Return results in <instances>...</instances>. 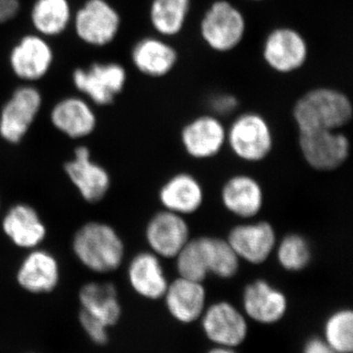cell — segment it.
Segmentation results:
<instances>
[{"mask_svg":"<svg viewBox=\"0 0 353 353\" xmlns=\"http://www.w3.org/2000/svg\"><path fill=\"white\" fill-rule=\"evenodd\" d=\"M79 323L83 333L94 345L103 347L110 341L108 327L85 311L80 310L79 312Z\"/></svg>","mask_w":353,"mask_h":353,"instance_id":"cell-32","label":"cell"},{"mask_svg":"<svg viewBox=\"0 0 353 353\" xmlns=\"http://www.w3.org/2000/svg\"><path fill=\"white\" fill-rule=\"evenodd\" d=\"M301 353H336L330 347L322 336L313 334L308 336L301 347Z\"/></svg>","mask_w":353,"mask_h":353,"instance_id":"cell-34","label":"cell"},{"mask_svg":"<svg viewBox=\"0 0 353 353\" xmlns=\"http://www.w3.org/2000/svg\"><path fill=\"white\" fill-rule=\"evenodd\" d=\"M239 101L236 97L230 94H220L215 95L210 101V108L212 109L213 115L217 117L230 115L238 108Z\"/></svg>","mask_w":353,"mask_h":353,"instance_id":"cell-33","label":"cell"},{"mask_svg":"<svg viewBox=\"0 0 353 353\" xmlns=\"http://www.w3.org/2000/svg\"><path fill=\"white\" fill-rule=\"evenodd\" d=\"M16 280L30 294H50L57 289L60 281V267L57 257L38 248L31 250L20 264Z\"/></svg>","mask_w":353,"mask_h":353,"instance_id":"cell-18","label":"cell"},{"mask_svg":"<svg viewBox=\"0 0 353 353\" xmlns=\"http://www.w3.org/2000/svg\"><path fill=\"white\" fill-rule=\"evenodd\" d=\"M299 145L306 163L317 171L336 170L350 157V139L339 131L299 132Z\"/></svg>","mask_w":353,"mask_h":353,"instance_id":"cell-6","label":"cell"},{"mask_svg":"<svg viewBox=\"0 0 353 353\" xmlns=\"http://www.w3.org/2000/svg\"><path fill=\"white\" fill-rule=\"evenodd\" d=\"M128 281L139 296L152 301L163 299L170 283L161 259L152 252H139L132 257L128 266Z\"/></svg>","mask_w":353,"mask_h":353,"instance_id":"cell-19","label":"cell"},{"mask_svg":"<svg viewBox=\"0 0 353 353\" xmlns=\"http://www.w3.org/2000/svg\"><path fill=\"white\" fill-rule=\"evenodd\" d=\"M41 102L36 88H17L0 113V137L12 145L19 143L36 120Z\"/></svg>","mask_w":353,"mask_h":353,"instance_id":"cell-10","label":"cell"},{"mask_svg":"<svg viewBox=\"0 0 353 353\" xmlns=\"http://www.w3.org/2000/svg\"><path fill=\"white\" fill-rule=\"evenodd\" d=\"M81 310L92 316L109 329L120 322L123 315L117 289L111 283L90 282L79 292Z\"/></svg>","mask_w":353,"mask_h":353,"instance_id":"cell-23","label":"cell"},{"mask_svg":"<svg viewBox=\"0 0 353 353\" xmlns=\"http://www.w3.org/2000/svg\"><path fill=\"white\" fill-rule=\"evenodd\" d=\"M9 60L11 69L18 78L37 81L50 70L53 52L46 39L36 34H29L14 46Z\"/></svg>","mask_w":353,"mask_h":353,"instance_id":"cell-20","label":"cell"},{"mask_svg":"<svg viewBox=\"0 0 353 353\" xmlns=\"http://www.w3.org/2000/svg\"><path fill=\"white\" fill-rule=\"evenodd\" d=\"M278 263L288 272H301L307 268L312 260V248L303 234L290 233L278 241L275 252Z\"/></svg>","mask_w":353,"mask_h":353,"instance_id":"cell-30","label":"cell"},{"mask_svg":"<svg viewBox=\"0 0 353 353\" xmlns=\"http://www.w3.org/2000/svg\"><path fill=\"white\" fill-rule=\"evenodd\" d=\"M309 48L303 34L290 27L276 28L265 39L262 55L267 65L281 74L297 71L307 61Z\"/></svg>","mask_w":353,"mask_h":353,"instance_id":"cell-8","label":"cell"},{"mask_svg":"<svg viewBox=\"0 0 353 353\" xmlns=\"http://www.w3.org/2000/svg\"><path fill=\"white\" fill-rule=\"evenodd\" d=\"M181 143L185 153L194 159H210L227 145V129L219 117L204 114L183 126Z\"/></svg>","mask_w":353,"mask_h":353,"instance_id":"cell-13","label":"cell"},{"mask_svg":"<svg viewBox=\"0 0 353 353\" xmlns=\"http://www.w3.org/2000/svg\"><path fill=\"white\" fill-rule=\"evenodd\" d=\"M50 120L58 131L71 139L85 138L97 126L94 110L79 97H67L58 102L51 110Z\"/></svg>","mask_w":353,"mask_h":353,"instance_id":"cell-24","label":"cell"},{"mask_svg":"<svg viewBox=\"0 0 353 353\" xmlns=\"http://www.w3.org/2000/svg\"><path fill=\"white\" fill-rule=\"evenodd\" d=\"M201 38L211 50L229 52L245 38V15L228 0H216L204 13L199 25Z\"/></svg>","mask_w":353,"mask_h":353,"instance_id":"cell-4","label":"cell"},{"mask_svg":"<svg viewBox=\"0 0 353 353\" xmlns=\"http://www.w3.org/2000/svg\"><path fill=\"white\" fill-rule=\"evenodd\" d=\"M253 1H262V0H253Z\"/></svg>","mask_w":353,"mask_h":353,"instance_id":"cell-37","label":"cell"},{"mask_svg":"<svg viewBox=\"0 0 353 353\" xmlns=\"http://www.w3.org/2000/svg\"><path fill=\"white\" fill-rule=\"evenodd\" d=\"M2 231L14 245L24 250H34L46 238V225L38 211L25 203L15 204L2 219Z\"/></svg>","mask_w":353,"mask_h":353,"instance_id":"cell-22","label":"cell"},{"mask_svg":"<svg viewBox=\"0 0 353 353\" xmlns=\"http://www.w3.org/2000/svg\"><path fill=\"white\" fill-rule=\"evenodd\" d=\"M64 170L81 196L90 203L102 201L110 189L108 172L101 165L92 161L87 146L76 148L73 159L64 165Z\"/></svg>","mask_w":353,"mask_h":353,"instance_id":"cell-16","label":"cell"},{"mask_svg":"<svg viewBox=\"0 0 353 353\" xmlns=\"http://www.w3.org/2000/svg\"><path fill=\"white\" fill-rule=\"evenodd\" d=\"M127 80L126 70L117 63H94L88 69L73 73V83L79 92L97 105H108L122 92Z\"/></svg>","mask_w":353,"mask_h":353,"instance_id":"cell-11","label":"cell"},{"mask_svg":"<svg viewBox=\"0 0 353 353\" xmlns=\"http://www.w3.org/2000/svg\"><path fill=\"white\" fill-rule=\"evenodd\" d=\"M226 240L241 261L252 265L265 263L275 252L278 239L275 229L267 221H254L236 225Z\"/></svg>","mask_w":353,"mask_h":353,"instance_id":"cell-9","label":"cell"},{"mask_svg":"<svg viewBox=\"0 0 353 353\" xmlns=\"http://www.w3.org/2000/svg\"><path fill=\"white\" fill-rule=\"evenodd\" d=\"M221 201L228 212L241 219L250 220L263 208V188L252 176L236 174L223 185Z\"/></svg>","mask_w":353,"mask_h":353,"instance_id":"cell-17","label":"cell"},{"mask_svg":"<svg viewBox=\"0 0 353 353\" xmlns=\"http://www.w3.org/2000/svg\"><path fill=\"white\" fill-rule=\"evenodd\" d=\"M352 101L345 92L333 88H312L301 95L292 108L299 132L339 131L352 119Z\"/></svg>","mask_w":353,"mask_h":353,"instance_id":"cell-1","label":"cell"},{"mask_svg":"<svg viewBox=\"0 0 353 353\" xmlns=\"http://www.w3.org/2000/svg\"><path fill=\"white\" fill-rule=\"evenodd\" d=\"M19 9V0H0V24L13 19Z\"/></svg>","mask_w":353,"mask_h":353,"instance_id":"cell-35","label":"cell"},{"mask_svg":"<svg viewBox=\"0 0 353 353\" xmlns=\"http://www.w3.org/2000/svg\"><path fill=\"white\" fill-rule=\"evenodd\" d=\"M31 19L34 29L43 36L61 34L71 20L68 0H37L32 6Z\"/></svg>","mask_w":353,"mask_h":353,"instance_id":"cell-27","label":"cell"},{"mask_svg":"<svg viewBox=\"0 0 353 353\" xmlns=\"http://www.w3.org/2000/svg\"><path fill=\"white\" fill-rule=\"evenodd\" d=\"M158 199L165 210L185 217L201 209L204 201V190L196 176L187 172H180L160 188Z\"/></svg>","mask_w":353,"mask_h":353,"instance_id":"cell-21","label":"cell"},{"mask_svg":"<svg viewBox=\"0 0 353 353\" xmlns=\"http://www.w3.org/2000/svg\"><path fill=\"white\" fill-rule=\"evenodd\" d=\"M206 259H208L209 275L222 280H230L236 277L240 270L241 259L226 239L217 236H202Z\"/></svg>","mask_w":353,"mask_h":353,"instance_id":"cell-28","label":"cell"},{"mask_svg":"<svg viewBox=\"0 0 353 353\" xmlns=\"http://www.w3.org/2000/svg\"><path fill=\"white\" fill-rule=\"evenodd\" d=\"M174 259L178 277L203 283L209 276L202 236L190 239Z\"/></svg>","mask_w":353,"mask_h":353,"instance_id":"cell-31","label":"cell"},{"mask_svg":"<svg viewBox=\"0 0 353 353\" xmlns=\"http://www.w3.org/2000/svg\"><path fill=\"white\" fill-rule=\"evenodd\" d=\"M205 353H240L238 352V348L225 347H216L212 345L208 352Z\"/></svg>","mask_w":353,"mask_h":353,"instance_id":"cell-36","label":"cell"},{"mask_svg":"<svg viewBox=\"0 0 353 353\" xmlns=\"http://www.w3.org/2000/svg\"><path fill=\"white\" fill-rule=\"evenodd\" d=\"M190 239L185 218L165 209L155 213L146 225V243L160 259H175Z\"/></svg>","mask_w":353,"mask_h":353,"instance_id":"cell-12","label":"cell"},{"mask_svg":"<svg viewBox=\"0 0 353 353\" xmlns=\"http://www.w3.org/2000/svg\"><path fill=\"white\" fill-rule=\"evenodd\" d=\"M72 248L77 259L97 273L117 270L124 261V243L115 229L105 223L83 225L74 234Z\"/></svg>","mask_w":353,"mask_h":353,"instance_id":"cell-2","label":"cell"},{"mask_svg":"<svg viewBox=\"0 0 353 353\" xmlns=\"http://www.w3.org/2000/svg\"><path fill=\"white\" fill-rule=\"evenodd\" d=\"M178 52L170 43L148 37L141 39L132 50V60L141 73L152 78L168 75L178 62Z\"/></svg>","mask_w":353,"mask_h":353,"instance_id":"cell-25","label":"cell"},{"mask_svg":"<svg viewBox=\"0 0 353 353\" xmlns=\"http://www.w3.org/2000/svg\"><path fill=\"white\" fill-rule=\"evenodd\" d=\"M287 294L264 279L245 285L241 296V310L250 321L273 326L285 319L289 311Z\"/></svg>","mask_w":353,"mask_h":353,"instance_id":"cell-7","label":"cell"},{"mask_svg":"<svg viewBox=\"0 0 353 353\" xmlns=\"http://www.w3.org/2000/svg\"><path fill=\"white\" fill-rule=\"evenodd\" d=\"M322 338L336 353L353 352V311L339 308L325 319Z\"/></svg>","mask_w":353,"mask_h":353,"instance_id":"cell-29","label":"cell"},{"mask_svg":"<svg viewBox=\"0 0 353 353\" xmlns=\"http://www.w3.org/2000/svg\"><path fill=\"white\" fill-rule=\"evenodd\" d=\"M29 353H34V352H29Z\"/></svg>","mask_w":353,"mask_h":353,"instance_id":"cell-38","label":"cell"},{"mask_svg":"<svg viewBox=\"0 0 353 353\" xmlns=\"http://www.w3.org/2000/svg\"><path fill=\"white\" fill-rule=\"evenodd\" d=\"M120 16L105 0H88L75 15L79 38L90 46H103L119 31Z\"/></svg>","mask_w":353,"mask_h":353,"instance_id":"cell-14","label":"cell"},{"mask_svg":"<svg viewBox=\"0 0 353 353\" xmlns=\"http://www.w3.org/2000/svg\"><path fill=\"white\" fill-rule=\"evenodd\" d=\"M192 0H152L150 18L161 36L171 38L180 34L190 15Z\"/></svg>","mask_w":353,"mask_h":353,"instance_id":"cell-26","label":"cell"},{"mask_svg":"<svg viewBox=\"0 0 353 353\" xmlns=\"http://www.w3.org/2000/svg\"><path fill=\"white\" fill-rule=\"evenodd\" d=\"M162 299L172 319L188 326L201 319L208 306V292L202 282L178 277L169 283Z\"/></svg>","mask_w":353,"mask_h":353,"instance_id":"cell-15","label":"cell"},{"mask_svg":"<svg viewBox=\"0 0 353 353\" xmlns=\"http://www.w3.org/2000/svg\"><path fill=\"white\" fill-rule=\"evenodd\" d=\"M199 322L204 338L216 347L239 348L250 336V320L228 301L208 304Z\"/></svg>","mask_w":353,"mask_h":353,"instance_id":"cell-5","label":"cell"},{"mask_svg":"<svg viewBox=\"0 0 353 353\" xmlns=\"http://www.w3.org/2000/svg\"><path fill=\"white\" fill-rule=\"evenodd\" d=\"M227 145L234 157L243 161H263L273 150L274 136L270 124L259 113L241 114L227 129Z\"/></svg>","mask_w":353,"mask_h":353,"instance_id":"cell-3","label":"cell"}]
</instances>
